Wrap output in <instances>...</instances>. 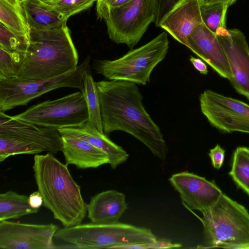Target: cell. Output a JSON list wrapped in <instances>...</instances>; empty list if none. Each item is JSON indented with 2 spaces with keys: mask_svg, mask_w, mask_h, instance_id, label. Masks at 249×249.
Returning <instances> with one entry per match:
<instances>
[{
  "mask_svg": "<svg viewBox=\"0 0 249 249\" xmlns=\"http://www.w3.org/2000/svg\"><path fill=\"white\" fill-rule=\"evenodd\" d=\"M137 84L121 80L96 82L103 131L107 136L115 131L126 132L139 140L161 160L167 147L158 125L145 109Z\"/></svg>",
  "mask_w": 249,
  "mask_h": 249,
  "instance_id": "cell-1",
  "label": "cell"
},
{
  "mask_svg": "<svg viewBox=\"0 0 249 249\" xmlns=\"http://www.w3.org/2000/svg\"><path fill=\"white\" fill-rule=\"evenodd\" d=\"M34 161V177L43 206L64 227L81 224L87 213L88 204L68 164L62 163L50 152L35 155Z\"/></svg>",
  "mask_w": 249,
  "mask_h": 249,
  "instance_id": "cell-2",
  "label": "cell"
},
{
  "mask_svg": "<svg viewBox=\"0 0 249 249\" xmlns=\"http://www.w3.org/2000/svg\"><path fill=\"white\" fill-rule=\"evenodd\" d=\"M78 63V53L67 25L46 30L31 29L28 45L17 78H53L74 70Z\"/></svg>",
  "mask_w": 249,
  "mask_h": 249,
  "instance_id": "cell-3",
  "label": "cell"
},
{
  "mask_svg": "<svg viewBox=\"0 0 249 249\" xmlns=\"http://www.w3.org/2000/svg\"><path fill=\"white\" fill-rule=\"evenodd\" d=\"M54 237L66 243L67 248L78 249H116L157 239L149 229L119 222L110 224L90 222L64 227L57 231Z\"/></svg>",
  "mask_w": 249,
  "mask_h": 249,
  "instance_id": "cell-4",
  "label": "cell"
},
{
  "mask_svg": "<svg viewBox=\"0 0 249 249\" xmlns=\"http://www.w3.org/2000/svg\"><path fill=\"white\" fill-rule=\"evenodd\" d=\"M169 42L163 32L144 45L114 60H96L93 69L109 80L146 85L155 68L166 57Z\"/></svg>",
  "mask_w": 249,
  "mask_h": 249,
  "instance_id": "cell-5",
  "label": "cell"
},
{
  "mask_svg": "<svg viewBox=\"0 0 249 249\" xmlns=\"http://www.w3.org/2000/svg\"><path fill=\"white\" fill-rule=\"evenodd\" d=\"M200 220L209 247L249 248V213L222 194Z\"/></svg>",
  "mask_w": 249,
  "mask_h": 249,
  "instance_id": "cell-6",
  "label": "cell"
},
{
  "mask_svg": "<svg viewBox=\"0 0 249 249\" xmlns=\"http://www.w3.org/2000/svg\"><path fill=\"white\" fill-rule=\"evenodd\" d=\"M89 58L87 57L74 70L53 78L39 80L14 78L0 80V111L27 105L34 99L57 89L71 88L83 91V78L90 67Z\"/></svg>",
  "mask_w": 249,
  "mask_h": 249,
  "instance_id": "cell-7",
  "label": "cell"
},
{
  "mask_svg": "<svg viewBox=\"0 0 249 249\" xmlns=\"http://www.w3.org/2000/svg\"><path fill=\"white\" fill-rule=\"evenodd\" d=\"M14 116L38 126L57 130L79 126L89 119L88 107L82 91L41 102Z\"/></svg>",
  "mask_w": 249,
  "mask_h": 249,
  "instance_id": "cell-8",
  "label": "cell"
},
{
  "mask_svg": "<svg viewBox=\"0 0 249 249\" xmlns=\"http://www.w3.org/2000/svg\"><path fill=\"white\" fill-rule=\"evenodd\" d=\"M104 19L109 38L132 49L154 22V0H131L111 9Z\"/></svg>",
  "mask_w": 249,
  "mask_h": 249,
  "instance_id": "cell-9",
  "label": "cell"
},
{
  "mask_svg": "<svg viewBox=\"0 0 249 249\" xmlns=\"http://www.w3.org/2000/svg\"><path fill=\"white\" fill-rule=\"evenodd\" d=\"M201 112L210 124L227 133L249 134V105L210 89L199 98Z\"/></svg>",
  "mask_w": 249,
  "mask_h": 249,
  "instance_id": "cell-10",
  "label": "cell"
},
{
  "mask_svg": "<svg viewBox=\"0 0 249 249\" xmlns=\"http://www.w3.org/2000/svg\"><path fill=\"white\" fill-rule=\"evenodd\" d=\"M58 229L53 223L35 224L0 221V249H58L53 238Z\"/></svg>",
  "mask_w": 249,
  "mask_h": 249,
  "instance_id": "cell-11",
  "label": "cell"
},
{
  "mask_svg": "<svg viewBox=\"0 0 249 249\" xmlns=\"http://www.w3.org/2000/svg\"><path fill=\"white\" fill-rule=\"evenodd\" d=\"M216 35L232 73L231 84L238 93L249 100V47L245 36L236 28H226Z\"/></svg>",
  "mask_w": 249,
  "mask_h": 249,
  "instance_id": "cell-12",
  "label": "cell"
},
{
  "mask_svg": "<svg viewBox=\"0 0 249 249\" xmlns=\"http://www.w3.org/2000/svg\"><path fill=\"white\" fill-rule=\"evenodd\" d=\"M169 180L188 210L203 213L211 208L223 194L213 182L187 171L174 174Z\"/></svg>",
  "mask_w": 249,
  "mask_h": 249,
  "instance_id": "cell-13",
  "label": "cell"
},
{
  "mask_svg": "<svg viewBox=\"0 0 249 249\" xmlns=\"http://www.w3.org/2000/svg\"><path fill=\"white\" fill-rule=\"evenodd\" d=\"M0 134L16 136L56 154L62 150V139L59 130L36 125L0 111Z\"/></svg>",
  "mask_w": 249,
  "mask_h": 249,
  "instance_id": "cell-14",
  "label": "cell"
},
{
  "mask_svg": "<svg viewBox=\"0 0 249 249\" xmlns=\"http://www.w3.org/2000/svg\"><path fill=\"white\" fill-rule=\"evenodd\" d=\"M189 49L210 66L221 77H232L226 53L216 35L202 23L188 37Z\"/></svg>",
  "mask_w": 249,
  "mask_h": 249,
  "instance_id": "cell-15",
  "label": "cell"
},
{
  "mask_svg": "<svg viewBox=\"0 0 249 249\" xmlns=\"http://www.w3.org/2000/svg\"><path fill=\"white\" fill-rule=\"evenodd\" d=\"M202 23L198 0H182L167 14L159 27L189 48V36Z\"/></svg>",
  "mask_w": 249,
  "mask_h": 249,
  "instance_id": "cell-16",
  "label": "cell"
},
{
  "mask_svg": "<svg viewBox=\"0 0 249 249\" xmlns=\"http://www.w3.org/2000/svg\"><path fill=\"white\" fill-rule=\"evenodd\" d=\"M127 208L125 195L110 190L92 196L87 205L88 217L92 223L114 224Z\"/></svg>",
  "mask_w": 249,
  "mask_h": 249,
  "instance_id": "cell-17",
  "label": "cell"
},
{
  "mask_svg": "<svg viewBox=\"0 0 249 249\" xmlns=\"http://www.w3.org/2000/svg\"><path fill=\"white\" fill-rule=\"evenodd\" d=\"M59 131L62 136L80 138L103 151L108 156L109 164L112 169H115L128 158V153L122 147L111 141L88 121L78 126L59 129Z\"/></svg>",
  "mask_w": 249,
  "mask_h": 249,
  "instance_id": "cell-18",
  "label": "cell"
},
{
  "mask_svg": "<svg viewBox=\"0 0 249 249\" xmlns=\"http://www.w3.org/2000/svg\"><path fill=\"white\" fill-rule=\"evenodd\" d=\"M61 137V151L67 164L74 165L79 169H88L109 164L107 155L88 142L74 137Z\"/></svg>",
  "mask_w": 249,
  "mask_h": 249,
  "instance_id": "cell-19",
  "label": "cell"
},
{
  "mask_svg": "<svg viewBox=\"0 0 249 249\" xmlns=\"http://www.w3.org/2000/svg\"><path fill=\"white\" fill-rule=\"evenodd\" d=\"M31 29L46 30L67 25V18L52 5L41 0H20Z\"/></svg>",
  "mask_w": 249,
  "mask_h": 249,
  "instance_id": "cell-20",
  "label": "cell"
},
{
  "mask_svg": "<svg viewBox=\"0 0 249 249\" xmlns=\"http://www.w3.org/2000/svg\"><path fill=\"white\" fill-rule=\"evenodd\" d=\"M38 211V209L30 206L26 196L13 191L0 194V221L18 218Z\"/></svg>",
  "mask_w": 249,
  "mask_h": 249,
  "instance_id": "cell-21",
  "label": "cell"
},
{
  "mask_svg": "<svg viewBox=\"0 0 249 249\" xmlns=\"http://www.w3.org/2000/svg\"><path fill=\"white\" fill-rule=\"evenodd\" d=\"M0 22L18 35L29 37L30 28L20 0H0Z\"/></svg>",
  "mask_w": 249,
  "mask_h": 249,
  "instance_id": "cell-22",
  "label": "cell"
},
{
  "mask_svg": "<svg viewBox=\"0 0 249 249\" xmlns=\"http://www.w3.org/2000/svg\"><path fill=\"white\" fill-rule=\"evenodd\" d=\"M86 101L89 122L99 131L104 133L101 120L99 97L96 82L91 75L90 67L83 78V90L82 91Z\"/></svg>",
  "mask_w": 249,
  "mask_h": 249,
  "instance_id": "cell-23",
  "label": "cell"
},
{
  "mask_svg": "<svg viewBox=\"0 0 249 249\" xmlns=\"http://www.w3.org/2000/svg\"><path fill=\"white\" fill-rule=\"evenodd\" d=\"M44 152L36 144L20 137L0 134V161L8 157L18 154H38Z\"/></svg>",
  "mask_w": 249,
  "mask_h": 249,
  "instance_id": "cell-24",
  "label": "cell"
},
{
  "mask_svg": "<svg viewBox=\"0 0 249 249\" xmlns=\"http://www.w3.org/2000/svg\"><path fill=\"white\" fill-rule=\"evenodd\" d=\"M229 175L238 187L249 195V148L238 147L235 150Z\"/></svg>",
  "mask_w": 249,
  "mask_h": 249,
  "instance_id": "cell-25",
  "label": "cell"
},
{
  "mask_svg": "<svg viewBox=\"0 0 249 249\" xmlns=\"http://www.w3.org/2000/svg\"><path fill=\"white\" fill-rule=\"evenodd\" d=\"M227 4H200L203 23L213 33L226 28Z\"/></svg>",
  "mask_w": 249,
  "mask_h": 249,
  "instance_id": "cell-26",
  "label": "cell"
},
{
  "mask_svg": "<svg viewBox=\"0 0 249 249\" xmlns=\"http://www.w3.org/2000/svg\"><path fill=\"white\" fill-rule=\"evenodd\" d=\"M28 43L29 37L18 35L0 22V48L25 55Z\"/></svg>",
  "mask_w": 249,
  "mask_h": 249,
  "instance_id": "cell-27",
  "label": "cell"
},
{
  "mask_svg": "<svg viewBox=\"0 0 249 249\" xmlns=\"http://www.w3.org/2000/svg\"><path fill=\"white\" fill-rule=\"evenodd\" d=\"M24 57L0 48V80L17 78Z\"/></svg>",
  "mask_w": 249,
  "mask_h": 249,
  "instance_id": "cell-28",
  "label": "cell"
},
{
  "mask_svg": "<svg viewBox=\"0 0 249 249\" xmlns=\"http://www.w3.org/2000/svg\"><path fill=\"white\" fill-rule=\"evenodd\" d=\"M97 0H60L52 5L65 18L90 7Z\"/></svg>",
  "mask_w": 249,
  "mask_h": 249,
  "instance_id": "cell-29",
  "label": "cell"
},
{
  "mask_svg": "<svg viewBox=\"0 0 249 249\" xmlns=\"http://www.w3.org/2000/svg\"><path fill=\"white\" fill-rule=\"evenodd\" d=\"M182 0H154L155 25L159 27L160 25L170 11Z\"/></svg>",
  "mask_w": 249,
  "mask_h": 249,
  "instance_id": "cell-30",
  "label": "cell"
},
{
  "mask_svg": "<svg viewBox=\"0 0 249 249\" xmlns=\"http://www.w3.org/2000/svg\"><path fill=\"white\" fill-rule=\"evenodd\" d=\"M181 247L180 244L172 243L166 239H160L142 243L131 245H122L116 249H170L179 248Z\"/></svg>",
  "mask_w": 249,
  "mask_h": 249,
  "instance_id": "cell-31",
  "label": "cell"
},
{
  "mask_svg": "<svg viewBox=\"0 0 249 249\" xmlns=\"http://www.w3.org/2000/svg\"><path fill=\"white\" fill-rule=\"evenodd\" d=\"M131 0H97L96 12L98 18L104 19L112 9L118 7Z\"/></svg>",
  "mask_w": 249,
  "mask_h": 249,
  "instance_id": "cell-32",
  "label": "cell"
},
{
  "mask_svg": "<svg viewBox=\"0 0 249 249\" xmlns=\"http://www.w3.org/2000/svg\"><path fill=\"white\" fill-rule=\"evenodd\" d=\"M225 153V150L218 144L210 150L209 156L214 168L219 169L221 167L224 160Z\"/></svg>",
  "mask_w": 249,
  "mask_h": 249,
  "instance_id": "cell-33",
  "label": "cell"
},
{
  "mask_svg": "<svg viewBox=\"0 0 249 249\" xmlns=\"http://www.w3.org/2000/svg\"><path fill=\"white\" fill-rule=\"evenodd\" d=\"M194 67L201 74L206 75L208 73L207 66L200 58L191 56L189 59Z\"/></svg>",
  "mask_w": 249,
  "mask_h": 249,
  "instance_id": "cell-34",
  "label": "cell"
},
{
  "mask_svg": "<svg viewBox=\"0 0 249 249\" xmlns=\"http://www.w3.org/2000/svg\"><path fill=\"white\" fill-rule=\"evenodd\" d=\"M29 202L30 206L35 209H38L43 204V198L38 191L35 192L29 196Z\"/></svg>",
  "mask_w": 249,
  "mask_h": 249,
  "instance_id": "cell-35",
  "label": "cell"
},
{
  "mask_svg": "<svg viewBox=\"0 0 249 249\" xmlns=\"http://www.w3.org/2000/svg\"><path fill=\"white\" fill-rule=\"evenodd\" d=\"M237 0H198L200 4H227L230 6L234 4Z\"/></svg>",
  "mask_w": 249,
  "mask_h": 249,
  "instance_id": "cell-36",
  "label": "cell"
},
{
  "mask_svg": "<svg viewBox=\"0 0 249 249\" xmlns=\"http://www.w3.org/2000/svg\"><path fill=\"white\" fill-rule=\"evenodd\" d=\"M41 0L47 4L51 5L53 3H55L60 0Z\"/></svg>",
  "mask_w": 249,
  "mask_h": 249,
  "instance_id": "cell-37",
  "label": "cell"
}]
</instances>
